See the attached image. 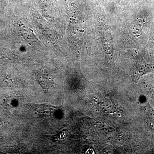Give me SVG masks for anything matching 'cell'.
<instances>
[{"instance_id":"1","label":"cell","mask_w":154,"mask_h":154,"mask_svg":"<svg viewBox=\"0 0 154 154\" xmlns=\"http://www.w3.org/2000/svg\"><path fill=\"white\" fill-rule=\"evenodd\" d=\"M153 71V67L150 64L147 63L141 55L139 54L135 66L134 72V80L136 82L142 77L152 72Z\"/></svg>"},{"instance_id":"2","label":"cell","mask_w":154,"mask_h":154,"mask_svg":"<svg viewBox=\"0 0 154 154\" xmlns=\"http://www.w3.org/2000/svg\"><path fill=\"white\" fill-rule=\"evenodd\" d=\"M57 108L58 107L45 104L33 105V108L35 112H36L38 115L45 117L51 116Z\"/></svg>"},{"instance_id":"3","label":"cell","mask_w":154,"mask_h":154,"mask_svg":"<svg viewBox=\"0 0 154 154\" xmlns=\"http://www.w3.org/2000/svg\"><path fill=\"white\" fill-rule=\"evenodd\" d=\"M38 82L44 91H46L52 88L54 85L53 81L51 77L45 75H40L38 78Z\"/></svg>"},{"instance_id":"4","label":"cell","mask_w":154,"mask_h":154,"mask_svg":"<svg viewBox=\"0 0 154 154\" xmlns=\"http://www.w3.org/2000/svg\"><path fill=\"white\" fill-rule=\"evenodd\" d=\"M149 47L154 50V30L149 42Z\"/></svg>"},{"instance_id":"5","label":"cell","mask_w":154,"mask_h":154,"mask_svg":"<svg viewBox=\"0 0 154 154\" xmlns=\"http://www.w3.org/2000/svg\"><path fill=\"white\" fill-rule=\"evenodd\" d=\"M119 5L122 6L126 5L129 2L130 0H118Z\"/></svg>"},{"instance_id":"6","label":"cell","mask_w":154,"mask_h":154,"mask_svg":"<svg viewBox=\"0 0 154 154\" xmlns=\"http://www.w3.org/2000/svg\"><path fill=\"white\" fill-rule=\"evenodd\" d=\"M150 117L151 120L152 122L153 123L154 125V111L152 110L149 113Z\"/></svg>"}]
</instances>
